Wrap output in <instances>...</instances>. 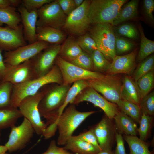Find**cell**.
I'll list each match as a JSON object with an SVG mask.
<instances>
[{
	"label": "cell",
	"instance_id": "cell-1",
	"mask_svg": "<svg viewBox=\"0 0 154 154\" xmlns=\"http://www.w3.org/2000/svg\"><path fill=\"white\" fill-rule=\"evenodd\" d=\"M71 85L52 83L43 86L44 94L38 108L41 116L47 120V126L57 120L58 111L64 104Z\"/></svg>",
	"mask_w": 154,
	"mask_h": 154
},
{
	"label": "cell",
	"instance_id": "cell-2",
	"mask_svg": "<svg viewBox=\"0 0 154 154\" xmlns=\"http://www.w3.org/2000/svg\"><path fill=\"white\" fill-rule=\"evenodd\" d=\"M52 83L63 84L61 71L55 64L50 71L44 76L24 83L13 85L11 106L18 108L24 98L35 94L43 87Z\"/></svg>",
	"mask_w": 154,
	"mask_h": 154
},
{
	"label": "cell",
	"instance_id": "cell-3",
	"mask_svg": "<svg viewBox=\"0 0 154 154\" xmlns=\"http://www.w3.org/2000/svg\"><path fill=\"white\" fill-rule=\"evenodd\" d=\"M97 112H80L73 104L67 106L54 123L58 131L57 145H64L78 126L89 116Z\"/></svg>",
	"mask_w": 154,
	"mask_h": 154
},
{
	"label": "cell",
	"instance_id": "cell-4",
	"mask_svg": "<svg viewBox=\"0 0 154 154\" xmlns=\"http://www.w3.org/2000/svg\"><path fill=\"white\" fill-rule=\"evenodd\" d=\"M127 0H91L88 10L90 25L101 23L112 24Z\"/></svg>",
	"mask_w": 154,
	"mask_h": 154
},
{
	"label": "cell",
	"instance_id": "cell-5",
	"mask_svg": "<svg viewBox=\"0 0 154 154\" xmlns=\"http://www.w3.org/2000/svg\"><path fill=\"white\" fill-rule=\"evenodd\" d=\"M88 30L98 50L108 60L112 61L116 56V34L113 25L109 23L96 24L90 27Z\"/></svg>",
	"mask_w": 154,
	"mask_h": 154
},
{
	"label": "cell",
	"instance_id": "cell-6",
	"mask_svg": "<svg viewBox=\"0 0 154 154\" xmlns=\"http://www.w3.org/2000/svg\"><path fill=\"white\" fill-rule=\"evenodd\" d=\"M44 94L43 87L35 94L27 97L20 102L18 108L24 118L31 123L35 133L42 135L47 126L41 119L38 108L39 104Z\"/></svg>",
	"mask_w": 154,
	"mask_h": 154
},
{
	"label": "cell",
	"instance_id": "cell-7",
	"mask_svg": "<svg viewBox=\"0 0 154 154\" xmlns=\"http://www.w3.org/2000/svg\"><path fill=\"white\" fill-rule=\"evenodd\" d=\"M86 80L89 86L101 94L108 101L116 104L122 99V80L117 74H105L101 78Z\"/></svg>",
	"mask_w": 154,
	"mask_h": 154
},
{
	"label": "cell",
	"instance_id": "cell-8",
	"mask_svg": "<svg viewBox=\"0 0 154 154\" xmlns=\"http://www.w3.org/2000/svg\"><path fill=\"white\" fill-rule=\"evenodd\" d=\"M90 1L84 0L80 6L67 16L62 29L73 36L78 37L87 33L90 25L88 17Z\"/></svg>",
	"mask_w": 154,
	"mask_h": 154
},
{
	"label": "cell",
	"instance_id": "cell-9",
	"mask_svg": "<svg viewBox=\"0 0 154 154\" xmlns=\"http://www.w3.org/2000/svg\"><path fill=\"white\" fill-rule=\"evenodd\" d=\"M54 64L60 69L63 84L64 85L72 84L80 80L98 79L103 77L105 75L82 69L63 59L58 55L55 60Z\"/></svg>",
	"mask_w": 154,
	"mask_h": 154
},
{
	"label": "cell",
	"instance_id": "cell-10",
	"mask_svg": "<svg viewBox=\"0 0 154 154\" xmlns=\"http://www.w3.org/2000/svg\"><path fill=\"white\" fill-rule=\"evenodd\" d=\"M37 27L48 26L62 29L67 17L56 0L37 10Z\"/></svg>",
	"mask_w": 154,
	"mask_h": 154
},
{
	"label": "cell",
	"instance_id": "cell-11",
	"mask_svg": "<svg viewBox=\"0 0 154 154\" xmlns=\"http://www.w3.org/2000/svg\"><path fill=\"white\" fill-rule=\"evenodd\" d=\"M84 101L91 103L94 106L100 108L106 116L111 120L120 112L116 104L108 101L98 92L89 86L77 95L72 104L78 105Z\"/></svg>",
	"mask_w": 154,
	"mask_h": 154
},
{
	"label": "cell",
	"instance_id": "cell-12",
	"mask_svg": "<svg viewBox=\"0 0 154 154\" xmlns=\"http://www.w3.org/2000/svg\"><path fill=\"white\" fill-rule=\"evenodd\" d=\"M50 45L47 42L37 41L13 50L5 51L4 62L5 64L9 65H18L30 60Z\"/></svg>",
	"mask_w": 154,
	"mask_h": 154
},
{
	"label": "cell",
	"instance_id": "cell-13",
	"mask_svg": "<svg viewBox=\"0 0 154 154\" xmlns=\"http://www.w3.org/2000/svg\"><path fill=\"white\" fill-rule=\"evenodd\" d=\"M34 133L31 123L24 118L20 125L11 128L8 140L5 145L11 153L21 149L30 141Z\"/></svg>",
	"mask_w": 154,
	"mask_h": 154
},
{
	"label": "cell",
	"instance_id": "cell-14",
	"mask_svg": "<svg viewBox=\"0 0 154 154\" xmlns=\"http://www.w3.org/2000/svg\"><path fill=\"white\" fill-rule=\"evenodd\" d=\"M60 47V44L50 45L30 60L38 77L45 75L52 70Z\"/></svg>",
	"mask_w": 154,
	"mask_h": 154
},
{
	"label": "cell",
	"instance_id": "cell-15",
	"mask_svg": "<svg viewBox=\"0 0 154 154\" xmlns=\"http://www.w3.org/2000/svg\"><path fill=\"white\" fill-rule=\"evenodd\" d=\"M5 64L6 71L3 82L17 85L38 78L30 60L15 65Z\"/></svg>",
	"mask_w": 154,
	"mask_h": 154
},
{
	"label": "cell",
	"instance_id": "cell-16",
	"mask_svg": "<svg viewBox=\"0 0 154 154\" xmlns=\"http://www.w3.org/2000/svg\"><path fill=\"white\" fill-rule=\"evenodd\" d=\"M27 44L22 24L17 29L0 26V49L8 51Z\"/></svg>",
	"mask_w": 154,
	"mask_h": 154
},
{
	"label": "cell",
	"instance_id": "cell-17",
	"mask_svg": "<svg viewBox=\"0 0 154 154\" xmlns=\"http://www.w3.org/2000/svg\"><path fill=\"white\" fill-rule=\"evenodd\" d=\"M111 120L106 116L92 128L101 150H111L114 134L116 131Z\"/></svg>",
	"mask_w": 154,
	"mask_h": 154
},
{
	"label": "cell",
	"instance_id": "cell-18",
	"mask_svg": "<svg viewBox=\"0 0 154 154\" xmlns=\"http://www.w3.org/2000/svg\"><path fill=\"white\" fill-rule=\"evenodd\" d=\"M23 27V34L29 44L37 41L36 38V23L38 19L37 10L29 11L23 6L18 9Z\"/></svg>",
	"mask_w": 154,
	"mask_h": 154
},
{
	"label": "cell",
	"instance_id": "cell-19",
	"mask_svg": "<svg viewBox=\"0 0 154 154\" xmlns=\"http://www.w3.org/2000/svg\"><path fill=\"white\" fill-rule=\"evenodd\" d=\"M135 58V51L122 56L116 55L111 62L106 74L116 75L121 73L130 74L136 66Z\"/></svg>",
	"mask_w": 154,
	"mask_h": 154
},
{
	"label": "cell",
	"instance_id": "cell-20",
	"mask_svg": "<svg viewBox=\"0 0 154 154\" xmlns=\"http://www.w3.org/2000/svg\"><path fill=\"white\" fill-rule=\"evenodd\" d=\"M37 41H42L52 44H60L67 38L66 33L61 29L48 26L37 27Z\"/></svg>",
	"mask_w": 154,
	"mask_h": 154
},
{
	"label": "cell",
	"instance_id": "cell-21",
	"mask_svg": "<svg viewBox=\"0 0 154 154\" xmlns=\"http://www.w3.org/2000/svg\"><path fill=\"white\" fill-rule=\"evenodd\" d=\"M121 94L122 99L139 105L142 99L136 82L131 77L125 75L122 80Z\"/></svg>",
	"mask_w": 154,
	"mask_h": 154
},
{
	"label": "cell",
	"instance_id": "cell-22",
	"mask_svg": "<svg viewBox=\"0 0 154 154\" xmlns=\"http://www.w3.org/2000/svg\"><path fill=\"white\" fill-rule=\"evenodd\" d=\"M116 127L119 133L124 135L136 136L138 134L135 122L122 111H120L114 117Z\"/></svg>",
	"mask_w": 154,
	"mask_h": 154
},
{
	"label": "cell",
	"instance_id": "cell-23",
	"mask_svg": "<svg viewBox=\"0 0 154 154\" xmlns=\"http://www.w3.org/2000/svg\"><path fill=\"white\" fill-rule=\"evenodd\" d=\"M83 51L74 36L70 35L61 45L58 55L63 59L70 62L80 55Z\"/></svg>",
	"mask_w": 154,
	"mask_h": 154
},
{
	"label": "cell",
	"instance_id": "cell-24",
	"mask_svg": "<svg viewBox=\"0 0 154 154\" xmlns=\"http://www.w3.org/2000/svg\"><path fill=\"white\" fill-rule=\"evenodd\" d=\"M64 146V149L75 154H96L101 151L92 145L73 135Z\"/></svg>",
	"mask_w": 154,
	"mask_h": 154
},
{
	"label": "cell",
	"instance_id": "cell-25",
	"mask_svg": "<svg viewBox=\"0 0 154 154\" xmlns=\"http://www.w3.org/2000/svg\"><path fill=\"white\" fill-rule=\"evenodd\" d=\"M139 2L138 0H132L124 4L120 9L112 25H117L125 21L137 17L138 16Z\"/></svg>",
	"mask_w": 154,
	"mask_h": 154
},
{
	"label": "cell",
	"instance_id": "cell-26",
	"mask_svg": "<svg viewBox=\"0 0 154 154\" xmlns=\"http://www.w3.org/2000/svg\"><path fill=\"white\" fill-rule=\"evenodd\" d=\"M23 116L18 108L9 106L0 108V130L15 125L17 120Z\"/></svg>",
	"mask_w": 154,
	"mask_h": 154
},
{
	"label": "cell",
	"instance_id": "cell-27",
	"mask_svg": "<svg viewBox=\"0 0 154 154\" xmlns=\"http://www.w3.org/2000/svg\"><path fill=\"white\" fill-rule=\"evenodd\" d=\"M21 22L20 14L15 7L9 6L0 9V26L5 24L7 26L15 29L19 27Z\"/></svg>",
	"mask_w": 154,
	"mask_h": 154
},
{
	"label": "cell",
	"instance_id": "cell-28",
	"mask_svg": "<svg viewBox=\"0 0 154 154\" xmlns=\"http://www.w3.org/2000/svg\"><path fill=\"white\" fill-rule=\"evenodd\" d=\"M123 138L129 146L130 154H152L149 144L136 136L124 135Z\"/></svg>",
	"mask_w": 154,
	"mask_h": 154
},
{
	"label": "cell",
	"instance_id": "cell-29",
	"mask_svg": "<svg viewBox=\"0 0 154 154\" xmlns=\"http://www.w3.org/2000/svg\"><path fill=\"white\" fill-rule=\"evenodd\" d=\"M88 86V85L86 80L77 81L72 84L68 92L64 104L58 111V117L61 114L68 105L72 104L77 95Z\"/></svg>",
	"mask_w": 154,
	"mask_h": 154
},
{
	"label": "cell",
	"instance_id": "cell-30",
	"mask_svg": "<svg viewBox=\"0 0 154 154\" xmlns=\"http://www.w3.org/2000/svg\"><path fill=\"white\" fill-rule=\"evenodd\" d=\"M139 29L141 38L140 49L137 57V61L141 62L154 52V41L148 39L145 36L141 25Z\"/></svg>",
	"mask_w": 154,
	"mask_h": 154
},
{
	"label": "cell",
	"instance_id": "cell-31",
	"mask_svg": "<svg viewBox=\"0 0 154 154\" xmlns=\"http://www.w3.org/2000/svg\"><path fill=\"white\" fill-rule=\"evenodd\" d=\"M116 104L121 111L139 123L142 114L139 105L123 99Z\"/></svg>",
	"mask_w": 154,
	"mask_h": 154
},
{
	"label": "cell",
	"instance_id": "cell-32",
	"mask_svg": "<svg viewBox=\"0 0 154 154\" xmlns=\"http://www.w3.org/2000/svg\"><path fill=\"white\" fill-rule=\"evenodd\" d=\"M136 82L142 99L149 93L154 87V69L141 76Z\"/></svg>",
	"mask_w": 154,
	"mask_h": 154
},
{
	"label": "cell",
	"instance_id": "cell-33",
	"mask_svg": "<svg viewBox=\"0 0 154 154\" xmlns=\"http://www.w3.org/2000/svg\"><path fill=\"white\" fill-rule=\"evenodd\" d=\"M153 118V116L142 113L137 129V132L141 140L146 141L149 137L152 128Z\"/></svg>",
	"mask_w": 154,
	"mask_h": 154
},
{
	"label": "cell",
	"instance_id": "cell-34",
	"mask_svg": "<svg viewBox=\"0 0 154 154\" xmlns=\"http://www.w3.org/2000/svg\"><path fill=\"white\" fill-rule=\"evenodd\" d=\"M91 56L93 62V71L103 74L106 73L110 66V62L98 50L94 51Z\"/></svg>",
	"mask_w": 154,
	"mask_h": 154
},
{
	"label": "cell",
	"instance_id": "cell-35",
	"mask_svg": "<svg viewBox=\"0 0 154 154\" xmlns=\"http://www.w3.org/2000/svg\"><path fill=\"white\" fill-rule=\"evenodd\" d=\"M154 56H149L141 61L135 70L133 79L136 82L141 76L154 69Z\"/></svg>",
	"mask_w": 154,
	"mask_h": 154
},
{
	"label": "cell",
	"instance_id": "cell-36",
	"mask_svg": "<svg viewBox=\"0 0 154 154\" xmlns=\"http://www.w3.org/2000/svg\"><path fill=\"white\" fill-rule=\"evenodd\" d=\"M76 40L82 50L90 55L98 50L95 41L89 33H86L78 36Z\"/></svg>",
	"mask_w": 154,
	"mask_h": 154
},
{
	"label": "cell",
	"instance_id": "cell-37",
	"mask_svg": "<svg viewBox=\"0 0 154 154\" xmlns=\"http://www.w3.org/2000/svg\"><path fill=\"white\" fill-rule=\"evenodd\" d=\"M13 86L9 82H0V108L11 106Z\"/></svg>",
	"mask_w": 154,
	"mask_h": 154
},
{
	"label": "cell",
	"instance_id": "cell-38",
	"mask_svg": "<svg viewBox=\"0 0 154 154\" xmlns=\"http://www.w3.org/2000/svg\"><path fill=\"white\" fill-rule=\"evenodd\" d=\"M115 30L119 36L136 40L139 38V34L135 27L130 23L120 24L115 28Z\"/></svg>",
	"mask_w": 154,
	"mask_h": 154
},
{
	"label": "cell",
	"instance_id": "cell-39",
	"mask_svg": "<svg viewBox=\"0 0 154 154\" xmlns=\"http://www.w3.org/2000/svg\"><path fill=\"white\" fill-rule=\"evenodd\" d=\"M70 62L82 69L93 71V62L91 55L83 51Z\"/></svg>",
	"mask_w": 154,
	"mask_h": 154
},
{
	"label": "cell",
	"instance_id": "cell-40",
	"mask_svg": "<svg viewBox=\"0 0 154 154\" xmlns=\"http://www.w3.org/2000/svg\"><path fill=\"white\" fill-rule=\"evenodd\" d=\"M134 42L126 38L116 35L115 48L116 54L126 52L134 48Z\"/></svg>",
	"mask_w": 154,
	"mask_h": 154
},
{
	"label": "cell",
	"instance_id": "cell-41",
	"mask_svg": "<svg viewBox=\"0 0 154 154\" xmlns=\"http://www.w3.org/2000/svg\"><path fill=\"white\" fill-rule=\"evenodd\" d=\"M142 113L150 116L154 114V92H150L141 100L139 105Z\"/></svg>",
	"mask_w": 154,
	"mask_h": 154
},
{
	"label": "cell",
	"instance_id": "cell-42",
	"mask_svg": "<svg viewBox=\"0 0 154 154\" xmlns=\"http://www.w3.org/2000/svg\"><path fill=\"white\" fill-rule=\"evenodd\" d=\"M75 136L77 139L92 145L100 151H102L92 128L88 131Z\"/></svg>",
	"mask_w": 154,
	"mask_h": 154
},
{
	"label": "cell",
	"instance_id": "cell-43",
	"mask_svg": "<svg viewBox=\"0 0 154 154\" xmlns=\"http://www.w3.org/2000/svg\"><path fill=\"white\" fill-rule=\"evenodd\" d=\"M53 0H23V6L29 11L38 10L45 5L49 3Z\"/></svg>",
	"mask_w": 154,
	"mask_h": 154
},
{
	"label": "cell",
	"instance_id": "cell-44",
	"mask_svg": "<svg viewBox=\"0 0 154 154\" xmlns=\"http://www.w3.org/2000/svg\"><path fill=\"white\" fill-rule=\"evenodd\" d=\"M55 140L51 141L47 150L41 154H75L71 153L64 147L58 146Z\"/></svg>",
	"mask_w": 154,
	"mask_h": 154
},
{
	"label": "cell",
	"instance_id": "cell-45",
	"mask_svg": "<svg viewBox=\"0 0 154 154\" xmlns=\"http://www.w3.org/2000/svg\"><path fill=\"white\" fill-rule=\"evenodd\" d=\"M143 9L144 14L146 17L150 21L154 22V18L153 12L154 10V1L143 0Z\"/></svg>",
	"mask_w": 154,
	"mask_h": 154
},
{
	"label": "cell",
	"instance_id": "cell-46",
	"mask_svg": "<svg viewBox=\"0 0 154 154\" xmlns=\"http://www.w3.org/2000/svg\"><path fill=\"white\" fill-rule=\"evenodd\" d=\"M62 11L67 16L76 8L73 0H56Z\"/></svg>",
	"mask_w": 154,
	"mask_h": 154
},
{
	"label": "cell",
	"instance_id": "cell-47",
	"mask_svg": "<svg viewBox=\"0 0 154 154\" xmlns=\"http://www.w3.org/2000/svg\"><path fill=\"white\" fill-rule=\"evenodd\" d=\"M115 139L116 142V146L114 154H127L126 152L122 134L116 132Z\"/></svg>",
	"mask_w": 154,
	"mask_h": 154
},
{
	"label": "cell",
	"instance_id": "cell-48",
	"mask_svg": "<svg viewBox=\"0 0 154 154\" xmlns=\"http://www.w3.org/2000/svg\"><path fill=\"white\" fill-rule=\"evenodd\" d=\"M2 50L0 49V82L3 81L6 69V64L4 62L1 54Z\"/></svg>",
	"mask_w": 154,
	"mask_h": 154
},
{
	"label": "cell",
	"instance_id": "cell-49",
	"mask_svg": "<svg viewBox=\"0 0 154 154\" xmlns=\"http://www.w3.org/2000/svg\"><path fill=\"white\" fill-rule=\"evenodd\" d=\"M11 6L10 0H0V9Z\"/></svg>",
	"mask_w": 154,
	"mask_h": 154
},
{
	"label": "cell",
	"instance_id": "cell-50",
	"mask_svg": "<svg viewBox=\"0 0 154 154\" xmlns=\"http://www.w3.org/2000/svg\"><path fill=\"white\" fill-rule=\"evenodd\" d=\"M11 6L15 7L19 6L21 3L22 1L19 0H10Z\"/></svg>",
	"mask_w": 154,
	"mask_h": 154
},
{
	"label": "cell",
	"instance_id": "cell-51",
	"mask_svg": "<svg viewBox=\"0 0 154 154\" xmlns=\"http://www.w3.org/2000/svg\"><path fill=\"white\" fill-rule=\"evenodd\" d=\"M84 0H73L75 8L80 6L83 3Z\"/></svg>",
	"mask_w": 154,
	"mask_h": 154
},
{
	"label": "cell",
	"instance_id": "cell-52",
	"mask_svg": "<svg viewBox=\"0 0 154 154\" xmlns=\"http://www.w3.org/2000/svg\"><path fill=\"white\" fill-rule=\"evenodd\" d=\"M7 149L5 145H0V154H8L7 153Z\"/></svg>",
	"mask_w": 154,
	"mask_h": 154
},
{
	"label": "cell",
	"instance_id": "cell-53",
	"mask_svg": "<svg viewBox=\"0 0 154 154\" xmlns=\"http://www.w3.org/2000/svg\"><path fill=\"white\" fill-rule=\"evenodd\" d=\"M96 154H114L111 150H102Z\"/></svg>",
	"mask_w": 154,
	"mask_h": 154
},
{
	"label": "cell",
	"instance_id": "cell-54",
	"mask_svg": "<svg viewBox=\"0 0 154 154\" xmlns=\"http://www.w3.org/2000/svg\"><path fill=\"white\" fill-rule=\"evenodd\" d=\"M1 131H0V140H1Z\"/></svg>",
	"mask_w": 154,
	"mask_h": 154
}]
</instances>
